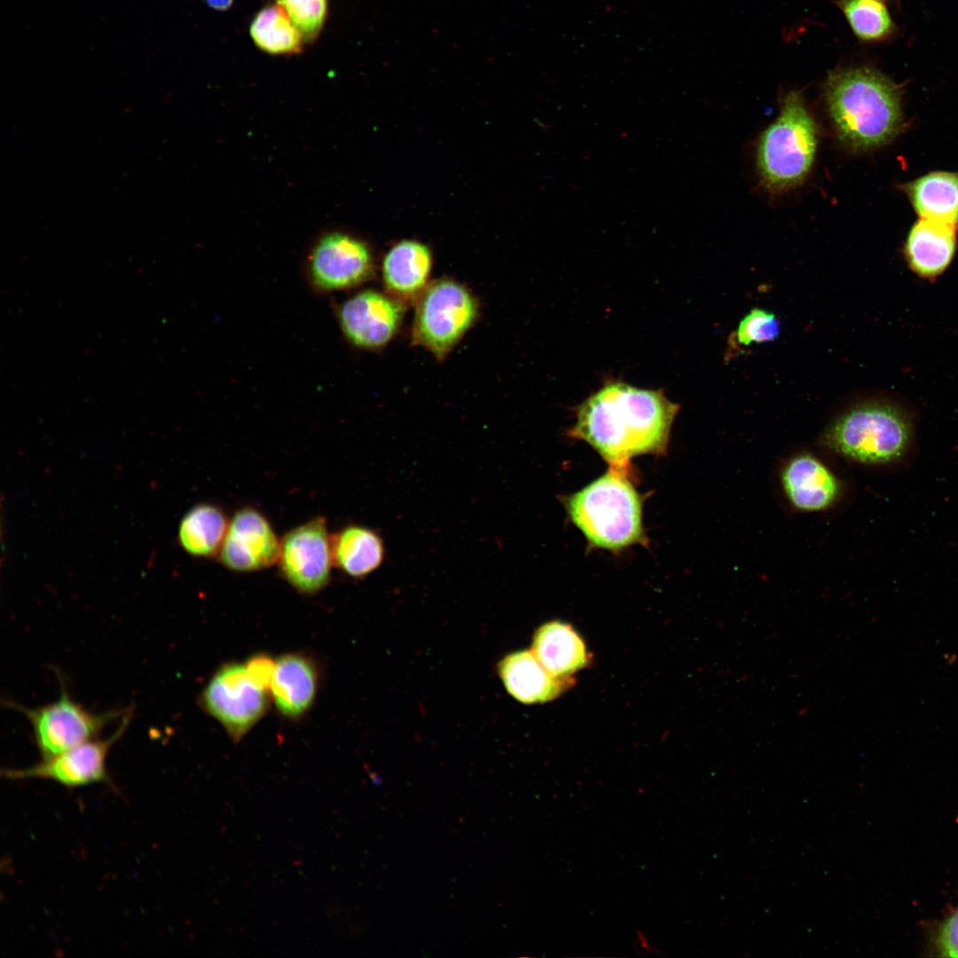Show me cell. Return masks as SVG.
Instances as JSON below:
<instances>
[{"label": "cell", "mask_w": 958, "mask_h": 958, "mask_svg": "<svg viewBox=\"0 0 958 958\" xmlns=\"http://www.w3.org/2000/svg\"><path fill=\"white\" fill-rule=\"evenodd\" d=\"M299 29L305 44L317 41L327 20L328 0H274Z\"/></svg>", "instance_id": "obj_25"}, {"label": "cell", "mask_w": 958, "mask_h": 958, "mask_svg": "<svg viewBox=\"0 0 958 958\" xmlns=\"http://www.w3.org/2000/svg\"><path fill=\"white\" fill-rule=\"evenodd\" d=\"M205 2L213 10L225 12L232 6L234 0H205Z\"/></svg>", "instance_id": "obj_30"}, {"label": "cell", "mask_w": 958, "mask_h": 958, "mask_svg": "<svg viewBox=\"0 0 958 958\" xmlns=\"http://www.w3.org/2000/svg\"><path fill=\"white\" fill-rule=\"evenodd\" d=\"M317 671L301 654H287L276 663L271 683L274 703L285 717L296 718L311 706L317 690Z\"/></svg>", "instance_id": "obj_17"}, {"label": "cell", "mask_w": 958, "mask_h": 958, "mask_svg": "<svg viewBox=\"0 0 958 958\" xmlns=\"http://www.w3.org/2000/svg\"><path fill=\"white\" fill-rule=\"evenodd\" d=\"M326 520L318 516L285 534L278 559L287 582L298 592L313 594L329 582L334 565Z\"/></svg>", "instance_id": "obj_10"}, {"label": "cell", "mask_w": 958, "mask_h": 958, "mask_svg": "<svg viewBox=\"0 0 958 958\" xmlns=\"http://www.w3.org/2000/svg\"><path fill=\"white\" fill-rule=\"evenodd\" d=\"M882 1V0H881Z\"/></svg>", "instance_id": "obj_31"}, {"label": "cell", "mask_w": 958, "mask_h": 958, "mask_svg": "<svg viewBox=\"0 0 958 958\" xmlns=\"http://www.w3.org/2000/svg\"><path fill=\"white\" fill-rule=\"evenodd\" d=\"M432 267L429 249L414 240L396 244L385 255L383 281L388 290L399 299L419 297L428 287Z\"/></svg>", "instance_id": "obj_19"}, {"label": "cell", "mask_w": 958, "mask_h": 958, "mask_svg": "<svg viewBox=\"0 0 958 958\" xmlns=\"http://www.w3.org/2000/svg\"><path fill=\"white\" fill-rule=\"evenodd\" d=\"M531 651L549 672L560 679H570L589 662L582 638L569 624L559 621L546 623L536 631Z\"/></svg>", "instance_id": "obj_18"}, {"label": "cell", "mask_w": 958, "mask_h": 958, "mask_svg": "<svg viewBox=\"0 0 958 958\" xmlns=\"http://www.w3.org/2000/svg\"><path fill=\"white\" fill-rule=\"evenodd\" d=\"M334 565L346 575L362 578L380 568L386 556L382 537L362 525H348L331 537Z\"/></svg>", "instance_id": "obj_21"}, {"label": "cell", "mask_w": 958, "mask_h": 958, "mask_svg": "<svg viewBox=\"0 0 958 958\" xmlns=\"http://www.w3.org/2000/svg\"><path fill=\"white\" fill-rule=\"evenodd\" d=\"M631 467H609L580 491L562 498L571 522L589 546L614 553L647 544L642 502L632 481Z\"/></svg>", "instance_id": "obj_3"}, {"label": "cell", "mask_w": 958, "mask_h": 958, "mask_svg": "<svg viewBox=\"0 0 958 958\" xmlns=\"http://www.w3.org/2000/svg\"><path fill=\"white\" fill-rule=\"evenodd\" d=\"M781 483L789 502L801 511H820L831 506L840 493L835 475L810 454L794 457L784 467Z\"/></svg>", "instance_id": "obj_15"}, {"label": "cell", "mask_w": 958, "mask_h": 958, "mask_svg": "<svg viewBox=\"0 0 958 958\" xmlns=\"http://www.w3.org/2000/svg\"><path fill=\"white\" fill-rule=\"evenodd\" d=\"M249 35L259 50L273 56L299 54L305 44L299 29L275 1L255 13L249 25Z\"/></svg>", "instance_id": "obj_23"}, {"label": "cell", "mask_w": 958, "mask_h": 958, "mask_svg": "<svg viewBox=\"0 0 958 958\" xmlns=\"http://www.w3.org/2000/svg\"><path fill=\"white\" fill-rule=\"evenodd\" d=\"M913 434L912 420L904 408L891 402L872 401L841 415L824 439L829 448L850 459L882 465L902 459Z\"/></svg>", "instance_id": "obj_4"}, {"label": "cell", "mask_w": 958, "mask_h": 958, "mask_svg": "<svg viewBox=\"0 0 958 958\" xmlns=\"http://www.w3.org/2000/svg\"><path fill=\"white\" fill-rule=\"evenodd\" d=\"M779 334L780 323L775 315L758 308L751 310L741 320L737 330L738 341L744 345L773 341Z\"/></svg>", "instance_id": "obj_26"}, {"label": "cell", "mask_w": 958, "mask_h": 958, "mask_svg": "<svg viewBox=\"0 0 958 958\" xmlns=\"http://www.w3.org/2000/svg\"><path fill=\"white\" fill-rule=\"evenodd\" d=\"M837 4L860 41L878 42L895 30L893 20L881 0H838Z\"/></svg>", "instance_id": "obj_24"}, {"label": "cell", "mask_w": 958, "mask_h": 958, "mask_svg": "<svg viewBox=\"0 0 958 958\" xmlns=\"http://www.w3.org/2000/svg\"><path fill=\"white\" fill-rule=\"evenodd\" d=\"M901 89L870 67L838 69L828 74L824 96L839 140L865 152L886 145L903 128Z\"/></svg>", "instance_id": "obj_2"}, {"label": "cell", "mask_w": 958, "mask_h": 958, "mask_svg": "<svg viewBox=\"0 0 958 958\" xmlns=\"http://www.w3.org/2000/svg\"><path fill=\"white\" fill-rule=\"evenodd\" d=\"M499 675L510 695L531 704L556 698L571 682L549 672L531 650L506 656L498 665Z\"/></svg>", "instance_id": "obj_16"}, {"label": "cell", "mask_w": 958, "mask_h": 958, "mask_svg": "<svg viewBox=\"0 0 958 958\" xmlns=\"http://www.w3.org/2000/svg\"><path fill=\"white\" fill-rule=\"evenodd\" d=\"M399 302L377 291L365 290L347 300L340 310L342 329L354 345L365 349L385 346L402 319Z\"/></svg>", "instance_id": "obj_13"}, {"label": "cell", "mask_w": 958, "mask_h": 958, "mask_svg": "<svg viewBox=\"0 0 958 958\" xmlns=\"http://www.w3.org/2000/svg\"><path fill=\"white\" fill-rule=\"evenodd\" d=\"M817 145L818 128L800 92H789L758 142L757 163L764 185L779 192L799 185L813 164Z\"/></svg>", "instance_id": "obj_5"}, {"label": "cell", "mask_w": 958, "mask_h": 958, "mask_svg": "<svg viewBox=\"0 0 958 958\" xmlns=\"http://www.w3.org/2000/svg\"><path fill=\"white\" fill-rule=\"evenodd\" d=\"M200 704L239 741L264 715L268 699L265 690L249 678L246 665L232 663L213 675L200 694Z\"/></svg>", "instance_id": "obj_9"}, {"label": "cell", "mask_w": 958, "mask_h": 958, "mask_svg": "<svg viewBox=\"0 0 958 958\" xmlns=\"http://www.w3.org/2000/svg\"><path fill=\"white\" fill-rule=\"evenodd\" d=\"M279 549L280 540L269 520L255 508L245 506L229 520L217 556L231 570L250 572L278 562Z\"/></svg>", "instance_id": "obj_11"}, {"label": "cell", "mask_w": 958, "mask_h": 958, "mask_svg": "<svg viewBox=\"0 0 958 958\" xmlns=\"http://www.w3.org/2000/svg\"><path fill=\"white\" fill-rule=\"evenodd\" d=\"M933 946L938 955L958 958V907L938 925Z\"/></svg>", "instance_id": "obj_27"}, {"label": "cell", "mask_w": 958, "mask_h": 958, "mask_svg": "<svg viewBox=\"0 0 958 958\" xmlns=\"http://www.w3.org/2000/svg\"><path fill=\"white\" fill-rule=\"evenodd\" d=\"M247 674L251 680L260 688L266 690L271 687L276 664L266 654L253 656L246 664Z\"/></svg>", "instance_id": "obj_28"}, {"label": "cell", "mask_w": 958, "mask_h": 958, "mask_svg": "<svg viewBox=\"0 0 958 958\" xmlns=\"http://www.w3.org/2000/svg\"><path fill=\"white\" fill-rule=\"evenodd\" d=\"M127 709L115 732L106 739L95 738L25 768H8L2 772L9 780L40 779L57 782L67 789L94 783L111 784L106 759L112 746L123 735L131 717Z\"/></svg>", "instance_id": "obj_8"}, {"label": "cell", "mask_w": 958, "mask_h": 958, "mask_svg": "<svg viewBox=\"0 0 958 958\" xmlns=\"http://www.w3.org/2000/svg\"><path fill=\"white\" fill-rule=\"evenodd\" d=\"M679 405L661 389L606 382L576 409L568 436L586 442L609 467H631L633 457L664 454Z\"/></svg>", "instance_id": "obj_1"}, {"label": "cell", "mask_w": 958, "mask_h": 958, "mask_svg": "<svg viewBox=\"0 0 958 958\" xmlns=\"http://www.w3.org/2000/svg\"><path fill=\"white\" fill-rule=\"evenodd\" d=\"M478 306L462 285L441 279L418 297L413 341L437 358H444L475 320Z\"/></svg>", "instance_id": "obj_6"}, {"label": "cell", "mask_w": 958, "mask_h": 958, "mask_svg": "<svg viewBox=\"0 0 958 958\" xmlns=\"http://www.w3.org/2000/svg\"><path fill=\"white\" fill-rule=\"evenodd\" d=\"M28 720L42 758L55 756L87 741L98 738L105 726L126 711L93 712L72 699L61 682L58 699L35 708L12 703Z\"/></svg>", "instance_id": "obj_7"}, {"label": "cell", "mask_w": 958, "mask_h": 958, "mask_svg": "<svg viewBox=\"0 0 958 958\" xmlns=\"http://www.w3.org/2000/svg\"><path fill=\"white\" fill-rule=\"evenodd\" d=\"M228 524L229 520L220 507L208 503L198 504L180 522L179 545L192 556L218 555Z\"/></svg>", "instance_id": "obj_22"}, {"label": "cell", "mask_w": 958, "mask_h": 958, "mask_svg": "<svg viewBox=\"0 0 958 958\" xmlns=\"http://www.w3.org/2000/svg\"><path fill=\"white\" fill-rule=\"evenodd\" d=\"M372 267V256L366 245L340 232L321 238L310 255L312 281L324 290L355 287L369 277Z\"/></svg>", "instance_id": "obj_12"}, {"label": "cell", "mask_w": 958, "mask_h": 958, "mask_svg": "<svg viewBox=\"0 0 958 958\" xmlns=\"http://www.w3.org/2000/svg\"><path fill=\"white\" fill-rule=\"evenodd\" d=\"M957 227L919 219L910 228L904 244L909 269L922 279H935L950 265L957 247Z\"/></svg>", "instance_id": "obj_14"}, {"label": "cell", "mask_w": 958, "mask_h": 958, "mask_svg": "<svg viewBox=\"0 0 958 958\" xmlns=\"http://www.w3.org/2000/svg\"><path fill=\"white\" fill-rule=\"evenodd\" d=\"M637 945L639 946V950H642L647 954L648 953L660 954V952L657 949H656L654 946H651V944L648 941L646 935L640 931H638Z\"/></svg>", "instance_id": "obj_29"}, {"label": "cell", "mask_w": 958, "mask_h": 958, "mask_svg": "<svg viewBox=\"0 0 958 958\" xmlns=\"http://www.w3.org/2000/svg\"><path fill=\"white\" fill-rule=\"evenodd\" d=\"M901 190L921 218L957 227L958 172H929Z\"/></svg>", "instance_id": "obj_20"}]
</instances>
